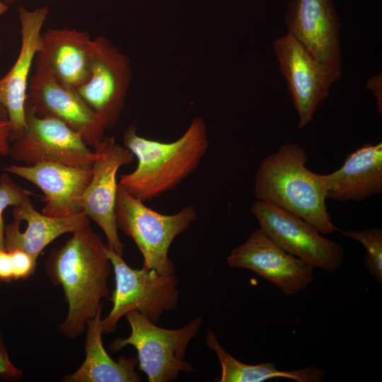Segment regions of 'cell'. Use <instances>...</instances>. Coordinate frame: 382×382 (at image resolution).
<instances>
[{"label": "cell", "mask_w": 382, "mask_h": 382, "mask_svg": "<svg viewBox=\"0 0 382 382\" xmlns=\"http://www.w3.org/2000/svg\"><path fill=\"white\" fill-rule=\"evenodd\" d=\"M108 248L88 226L72 233L46 260V273L53 284L62 286L68 305L59 330L70 339L84 332L87 322L103 308L101 301L110 297L108 284L112 267Z\"/></svg>", "instance_id": "cell-1"}, {"label": "cell", "mask_w": 382, "mask_h": 382, "mask_svg": "<svg viewBox=\"0 0 382 382\" xmlns=\"http://www.w3.org/2000/svg\"><path fill=\"white\" fill-rule=\"evenodd\" d=\"M123 146L137 159L135 170L121 175L118 185L143 202L176 187L199 166L209 147L207 125L194 117L176 140L162 142L138 134L135 124L123 134Z\"/></svg>", "instance_id": "cell-2"}, {"label": "cell", "mask_w": 382, "mask_h": 382, "mask_svg": "<svg viewBox=\"0 0 382 382\" xmlns=\"http://www.w3.org/2000/svg\"><path fill=\"white\" fill-rule=\"evenodd\" d=\"M306 151L288 142L261 162L253 190L257 200L270 203L309 223L322 234L337 228L328 211L326 175L308 170Z\"/></svg>", "instance_id": "cell-3"}, {"label": "cell", "mask_w": 382, "mask_h": 382, "mask_svg": "<svg viewBox=\"0 0 382 382\" xmlns=\"http://www.w3.org/2000/svg\"><path fill=\"white\" fill-rule=\"evenodd\" d=\"M115 219L117 228L130 237L141 252L143 267L163 274L175 273L168 251L174 239L197 221L192 206L173 214L159 213L118 185Z\"/></svg>", "instance_id": "cell-4"}, {"label": "cell", "mask_w": 382, "mask_h": 382, "mask_svg": "<svg viewBox=\"0 0 382 382\" xmlns=\"http://www.w3.org/2000/svg\"><path fill=\"white\" fill-rule=\"evenodd\" d=\"M125 316L131 328L129 336L115 339L109 348L115 352L133 346L137 352L139 369L146 374L148 381H172L181 371H194L185 358L190 342L202 324L201 317L196 316L182 328L166 329L137 311H129Z\"/></svg>", "instance_id": "cell-5"}, {"label": "cell", "mask_w": 382, "mask_h": 382, "mask_svg": "<svg viewBox=\"0 0 382 382\" xmlns=\"http://www.w3.org/2000/svg\"><path fill=\"white\" fill-rule=\"evenodd\" d=\"M108 256L115 274L112 307L102 320L103 333L113 332L119 320L128 312L137 311L153 323L176 308L178 281L175 274H163L154 269L129 267L122 256L108 248Z\"/></svg>", "instance_id": "cell-6"}, {"label": "cell", "mask_w": 382, "mask_h": 382, "mask_svg": "<svg viewBox=\"0 0 382 382\" xmlns=\"http://www.w3.org/2000/svg\"><path fill=\"white\" fill-rule=\"evenodd\" d=\"M11 139L9 154L16 161L33 166L54 163L69 166L92 167L98 153L90 149L82 138L61 120L38 116L25 106V125Z\"/></svg>", "instance_id": "cell-7"}, {"label": "cell", "mask_w": 382, "mask_h": 382, "mask_svg": "<svg viewBox=\"0 0 382 382\" xmlns=\"http://www.w3.org/2000/svg\"><path fill=\"white\" fill-rule=\"evenodd\" d=\"M250 209L260 228L289 253L328 272L342 265L344 248L323 236L307 221L261 200L254 202Z\"/></svg>", "instance_id": "cell-8"}, {"label": "cell", "mask_w": 382, "mask_h": 382, "mask_svg": "<svg viewBox=\"0 0 382 382\" xmlns=\"http://www.w3.org/2000/svg\"><path fill=\"white\" fill-rule=\"evenodd\" d=\"M132 79L129 58L107 37L92 40L90 75L76 91L106 129L118 122Z\"/></svg>", "instance_id": "cell-9"}, {"label": "cell", "mask_w": 382, "mask_h": 382, "mask_svg": "<svg viewBox=\"0 0 382 382\" xmlns=\"http://www.w3.org/2000/svg\"><path fill=\"white\" fill-rule=\"evenodd\" d=\"M273 47L279 70L286 79L299 114V128L310 123L329 95L341 69L317 61L296 39L287 35L277 38Z\"/></svg>", "instance_id": "cell-10"}, {"label": "cell", "mask_w": 382, "mask_h": 382, "mask_svg": "<svg viewBox=\"0 0 382 382\" xmlns=\"http://www.w3.org/2000/svg\"><path fill=\"white\" fill-rule=\"evenodd\" d=\"M98 157L93 163L92 176L82 199V210L103 231L107 245L123 256L125 245L120 239L115 219L120 168L132 163L133 154L117 143L114 137H105L94 148Z\"/></svg>", "instance_id": "cell-11"}, {"label": "cell", "mask_w": 382, "mask_h": 382, "mask_svg": "<svg viewBox=\"0 0 382 382\" xmlns=\"http://www.w3.org/2000/svg\"><path fill=\"white\" fill-rule=\"evenodd\" d=\"M25 106L38 116L57 118L91 147L104 137V125L76 90L59 82L47 69L35 66L28 88Z\"/></svg>", "instance_id": "cell-12"}, {"label": "cell", "mask_w": 382, "mask_h": 382, "mask_svg": "<svg viewBox=\"0 0 382 382\" xmlns=\"http://www.w3.org/2000/svg\"><path fill=\"white\" fill-rule=\"evenodd\" d=\"M226 261L230 267L257 274L286 296L305 290L313 279V267L282 249L260 228L233 249Z\"/></svg>", "instance_id": "cell-13"}, {"label": "cell", "mask_w": 382, "mask_h": 382, "mask_svg": "<svg viewBox=\"0 0 382 382\" xmlns=\"http://www.w3.org/2000/svg\"><path fill=\"white\" fill-rule=\"evenodd\" d=\"M285 23L288 34L317 61L341 69L340 21L333 0H293Z\"/></svg>", "instance_id": "cell-14"}, {"label": "cell", "mask_w": 382, "mask_h": 382, "mask_svg": "<svg viewBox=\"0 0 382 382\" xmlns=\"http://www.w3.org/2000/svg\"><path fill=\"white\" fill-rule=\"evenodd\" d=\"M48 14L47 6L33 10L21 6L18 9L21 37L20 52L11 69L0 79V103L11 124V139L18 134L25 125L30 73L40 48L42 29Z\"/></svg>", "instance_id": "cell-15"}, {"label": "cell", "mask_w": 382, "mask_h": 382, "mask_svg": "<svg viewBox=\"0 0 382 382\" xmlns=\"http://www.w3.org/2000/svg\"><path fill=\"white\" fill-rule=\"evenodd\" d=\"M4 170L33 183L42 191L44 214L66 217L83 212L82 199L92 176L91 167L40 163L12 165Z\"/></svg>", "instance_id": "cell-16"}, {"label": "cell", "mask_w": 382, "mask_h": 382, "mask_svg": "<svg viewBox=\"0 0 382 382\" xmlns=\"http://www.w3.org/2000/svg\"><path fill=\"white\" fill-rule=\"evenodd\" d=\"M92 40L86 31L49 29L42 33L35 66L47 69L59 82L77 90L89 78Z\"/></svg>", "instance_id": "cell-17"}, {"label": "cell", "mask_w": 382, "mask_h": 382, "mask_svg": "<svg viewBox=\"0 0 382 382\" xmlns=\"http://www.w3.org/2000/svg\"><path fill=\"white\" fill-rule=\"evenodd\" d=\"M14 221L5 226V250H21L37 260L41 252L60 236L91 226L83 212L52 217L35 209L30 198L13 207Z\"/></svg>", "instance_id": "cell-18"}, {"label": "cell", "mask_w": 382, "mask_h": 382, "mask_svg": "<svg viewBox=\"0 0 382 382\" xmlns=\"http://www.w3.org/2000/svg\"><path fill=\"white\" fill-rule=\"evenodd\" d=\"M328 199L360 202L382 192V143H365L349 153L342 166L325 174Z\"/></svg>", "instance_id": "cell-19"}, {"label": "cell", "mask_w": 382, "mask_h": 382, "mask_svg": "<svg viewBox=\"0 0 382 382\" xmlns=\"http://www.w3.org/2000/svg\"><path fill=\"white\" fill-rule=\"evenodd\" d=\"M102 308L90 319L86 326V357L79 369L66 375L65 382H139L136 371L138 360L134 357L121 356L114 361L104 348L102 341L103 328Z\"/></svg>", "instance_id": "cell-20"}, {"label": "cell", "mask_w": 382, "mask_h": 382, "mask_svg": "<svg viewBox=\"0 0 382 382\" xmlns=\"http://www.w3.org/2000/svg\"><path fill=\"white\" fill-rule=\"evenodd\" d=\"M206 344L215 352L221 364L219 382H262L273 378H286L297 382H321L325 376L323 369L313 366L281 371L270 361L255 365L244 364L224 349L215 333L210 330H207Z\"/></svg>", "instance_id": "cell-21"}, {"label": "cell", "mask_w": 382, "mask_h": 382, "mask_svg": "<svg viewBox=\"0 0 382 382\" xmlns=\"http://www.w3.org/2000/svg\"><path fill=\"white\" fill-rule=\"evenodd\" d=\"M342 233L360 242L366 250L364 265L369 274L382 283V229L373 227L365 230L349 229Z\"/></svg>", "instance_id": "cell-22"}, {"label": "cell", "mask_w": 382, "mask_h": 382, "mask_svg": "<svg viewBox=\"0 0 382 382\" xmlns=\"http://www.w3.org/2000/svg\"><path fill=\"white\" fill-rule=\"evenodd\" d=\"M33 195L16 183L7 173L0 176V250H5L4 212L8 206L20 204Z\"/></svg>", "instance_id": "cell-23"}, {"label": "cell", "mask_w": 382, "mask_h": 382, "mask_svg": "<svg viewBox=\"0 0 382 382\" xmlns=\"http://www.w3.org/2000/svg\"><path fill=\"white\" fill-rule=\"evenodd\" d=\"M9 252L13 262L14 280L30 277L35 272L37 259L21 250Z\"/></svg>", "instance_id": "cell-24"}, {"label": "cell", "mask_w": 382, "mask_h": 382, "mask_svg": "<svg viewBox=\"0 0 382 382\" xmlns=\"http://www.w3.org/2000/svg\"><path fill=\"white\" fill-rule=\"evenodd\" d=\"M23 371L11 361L6 346L0 333V377L6 380H18Z\"/></svg>", "instance_id": "cell-25"}, {"label": "cell", "mask_w": 382, "mask_h": 382, "mask_svg": "<svg viewBox=\"0 0 382 382\" xmlns=\"http://www.w3.org/2000/svg\"><path fill=\"white\" fill-rule=\"evenodd\" d=\"M12 280H14V277L11 253L0 250V281L8 282Z\"/></svg>", "instance_id": "cell-26"}, {"label": "cell", "mask_w": 382, "mask_h": 382, "mask_svg": "<svg viewBox=\"0 0 382 382\" xmlns=\"http://www.w3.org/2000/svg\"><path fill=\"white\" fill-rule=\"evenodd\" d=\"M11 124L8 120H0V154L7 155L9 154L11 139Z\"/></svg>", "instance_id": "cell-27"}, {"label": "cell", "mask_w": 382, "mask_h": 382, "mask_svg": "<svg viewBox=\"0 0 382 382\" xmlns=\"http://www.w3.org/2000/svg\"><path fill=\"white\" fill-rule=\"evenodd\" d=\"M381 76H375L372 77L369 82L367 83V88L372 91L374 93L376 101H377V105L378 108V111L380 114H381L382 111V97H381Z\"/></svg>", "instance_id": "cell-28"}, {"label": "cell", "mask_w": 382, "mask_h": 382, "mask_svg": "<svg viewBox=\"0 0 382 382\" xmlns=\"http://www.w3.org/2000/svg\"><path fill=\"white\" fill-rule=\"evenodd\" d=\"M8 119V114L6 109L0 103V120H6Z\"/></svg>", "instance_id": "cell-29"}, {"label": "cell", "mask_w": 382, "mask_h": 382, "mask_svg": "<svg viewBox=\"0 0 382 382\" xmlns=\"http://www.w3.org/2000/svg\"><path fill=\"white\" fill-rule=\"evenodd\" d=\"M8 6L0 1V16L4 15L8 10Z\"/></svg>", "instance_id": "cell-30"}, {"label": "cell", "mask_w": 382, "mask_h": 382, "mask_svg": "<svg viewBox=\"0 0 382 382\" xmlns=\"http://www.w3.org/2000/svg\"><path fill=\"white\" fill-rule=\"evenodd\" d=\"M16 1L18 0H0V1L3 2L4 4H6V5H9V4H11L14 2H16Z\"/></svg>", "instance_id": "cell-31"}]
</instances>
